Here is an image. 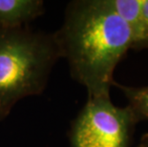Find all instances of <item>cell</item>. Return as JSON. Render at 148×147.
<instances>
[{"label":"cell","instance_id":"6da1fadb","mask_svg":"<svg viewBox=\"0 0 148 147\" xmlns=\"http://www.w3.org/2000/svg\"><path fill=\"white\" fill-rule=\"evenodd\" d=\"M62 58L88 98L110 96L114 72L132 49V34L106 0H75L65 9L56 31Z\"/></svg>","mask_w":148,"mask_h":147},{"label":"cell","instance_id":"7a4b0ae2","mask_svg":"<svg viewBox=\"0 0 148 147\" xmlns=\"http://www.w3.org/2000/svg\"><path fill=\"white\" fill-rule=\"evenodd\" d=\"M59 58L56 32L0 27V120L21 99L43 93Z\"/></svg>","mask_w":148,"mask_h":147},{"label":"cell","instance_id":"3957f363","mask_svg":"<svg viewBox=\"0 0 148 147\" xmlns=\"http://www.w3.org/2000/svg\"><path fill=\"white\" fill-rule=\"evenodd\" d=\"M138 120L129 106L119 107L110 96L88 98L72 122L70 147H129Z\"/></svg>","mask_w":148,"mask_h":147},{"label":"cell","instance_id":"277c9868","mask_svg":"<svg viewBox=\"0 0 148 147\" xmlns=\"http://www.w3.org/2000/svg\"><path fill=\"white\" fill-rule=\"evenodd\" d=\"M106 3L128 26L132 34V50L148 49L146 26L141 14V0H106Z\"/></svg>","mask_w":148,"mask_h":147},{"label":"cell","instance_id":"5b68a950","mask_svg":"<svg viewBox=\"0 0 148 147\" xmlns=\"http://www.w3.org/2000/svg\"><path fill=\"white\" fill-rule=\"evenodd\" d=\"M45 12L42 0H0V27L20 28Z\"/></svg>","mask_w":148,"mask_h":147},{"label":"cell","instance_id":"8992f818","mask_svg":"<svg viewBox=\"0 0 148 147\" xmlns=\"http://www.w3.org/2000/svg\"><path fill=\"white\" fill-rule=\"evenodd\" d=\"M113 86L121 91L126 98L129 108L136 117L138 122L148 120V85L143 87L126 86L114 81Z\"/></svg>","mask_w":148,"mask_h":147},{"label":"cell","instance_id":"52a82bcc","mask_svg":"<svg viewBox=\"0 0 148 147\" xmlns=\"http://www.w3.org/2000/svg\"><path fill=\"white\" fill-rule=\"evenodd\" d=\"M141 14H143L144 23L146 26V32L148 36V0H141Z\"/></svg>","mask_w":148,"mask_h":147},{"label":"cell","instance_id":"ba28073f","mask_svg":"<svg viewBox=\"0 0 148 147\" xmlns=\"http://www.w3.org/2000/svg\"><path fill=\"white\" fill-rule=\"evenodd\" d=\"M138 147H148V133L143 136Z\"/></svg>","mask_w":148,"mask_h":147}]
</instances>
